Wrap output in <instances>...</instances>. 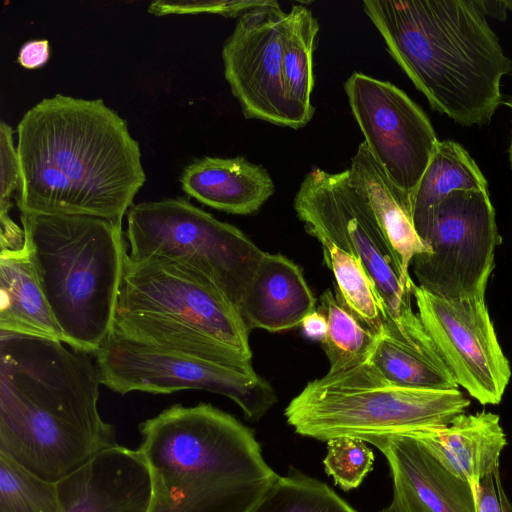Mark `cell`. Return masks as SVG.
Segmentation results:
<instances>
[{
	"label": "cell",
	"instance_id": "7",
	"mask_svg": "<svg viewBox=\"0 0 512 512\" xmlns=\"http://www.w3.org/2000/svg\"><path fill=\"white\" fill-rule=\"evenodd\" d=\"M469 405L458 389L393 384L366 360L308 382L284 415L301 436L320 441L354 437L371 444L392 435L447 426Z\"/></svg>",
	"mask_w": 512,
	"mask_h": 512
},
{
	"label": "cell",
	"instance_id": "19",
	"mask_svg": "<svg viewBox=\"0 0 512 512\" xmlns=\"http://www.w3.org/2000/svg\"><path fill=\"white\" fill-rule=\"evenodd\" d=\"M183 191L214 209L231 214L257 212L273 195L274 182L261 165L244 157H203L180 176Z\"/></svg>",
	"mask_w": 512,
	"mask_h": 512
},
{
	"label": "cell",
	"instance_id": "15",
	"mask_svg": "<svg viewBox=\"0 0 512 512\" xmlns=\"http://www.w3.org/2000/svg\"><path fill=\"white\" fill-rule=\"evenodd\" d=\"M61 512H147L149 468L138 449L117 445L57 482Z\"/></svg>",
	"mask_w": 512,
	"mask_h": 512
},
{
	"label": "cell",
	"instance_id": "5",
	"mask_svg": "<svg viewBox=\"0 0 512 512\" xmlns=\"http://www.w3.org/2000/svg\"><path fill=\"white\" fill-rule=\"evenodd\" d=\"M112 330L157 349L251 369L249 329L207 280L166 258L127 255Z\"/></svg>",
	"mask_w": 512,
	"mask_h": 512
},
{
	"label": "cell",
	"instance_id": "28",
	"mask_svg": "<svg viewBox=\"0 0 512 512\" xmlns=\"http://www.w3.org/2000/svg\"><path fill=\"white\" fill-rule=\"evenodd\" d=\"M0 512H61L57 482L0 453Z\"/></svg>",
	"mask_w": 512,
	"mask_h": 512
},
{
	"label": "cell",
	"instance_id": "10",
	"mask_svg": "<svg viewBox=\"0 0 512 512\" xmlns=\"http://www.w3.org/2000/svg\"><path fill=\"white\" fill-rule=\"evenodd\" d=\"M417 233L429 247L412 260L419 287L445 300L484 298L499 243L488 191L450 193Z\"/></svg>",
	"mask_w": 512,
	"mask_h": 512
},
{
	"label": "cell",
	"instance_id": "34",
	"mask_svg": "<svg viewBox=\"0 0 512 512\" xmlns=\"http://www.w3.org/2000/svg\"><path fill=\"white\" fill-rule=\"evenodd\" d=\"M301 325L308 338L321 342L325 339L328 330L327 319L320 310L307 315Z\"/></svg>",
	"mask_w": 512,
	"mask_h": 512
},
{
	"label": "cell",
	"instance_id": "1",
	"mask_svg": "<svg viewBox=\"0 0 512 512\" xmlns=\"http://www.w3.org/2000/svg\"><path fill=\"white\" fill-rule=\"evenodd\" d=\"M17 135L21 213L122 222L146 180L138 142L101 99L45 98Z\"/></svg>",
	"mask_w": 512,
	"mask_h": 512
},
{
	"label": "cell",
	"instance_id": "24",
	"mask_svg": "<svg viewBox=\"0 0 512 512\" xmlns=\"http://www.w3.org/2000/svg\"><path fill=\"white\" fill-rule=\"evenodd\" d=\"M458 190L488 191V183L468 152L452 140L439 141L416 189L411 195L416 232L430 212Z\"/></svg>",
	"mask_w": 512,
	"mask_h": 512
},
{
	"label": "cell",
	"instance_id": "18",
	"mask_svg": "<svg viewBox=\"0 0 512 512\" xmlns=\"http://www.w3.org/2000/svg\"><path fill=\"white\" fill-rule=\"evenodd\" d=\"M315 305L299 266L266 252L238 309L249 331L280 332L299 326Z\"/></svg>",
	"mask_w": 512,
	"mask_h": 512
},
{
	"label": "cell",
	"instance_id": "23",
	"mask_svg": "<svg viewBox=\"0 0 512 512\" xmlns=\"http://www.w3.org/2000/svg\"><path fill=\"white\" fill-rule=\"evenodd\" d=\"M319 24L312 11L295 4L288 12L282 60L283 86L293 129L304 127L313 117V53Z\"/></svg>",
	"mask_w": 512,
	"mask_h": 512
},
{
	"label": "cell",
	"instance_id": "11",
	"mask_svg": "<svg viewBox=\"0 0 512 512\" xmlns=\"http://www.w3.org/2000/svg\"><path fill=\"white\" fill-rule=\"evenodd\" d=\"M94 355L101 384L120 395L206 390L233 400L250 421L260 420L277 402L273 387L254 368L231 367L157 349L113 330Z\"/></svg>",
	"mask_w": 512,
	"mask_h": 512
},
{
	"label": "cell",
	"instance_id": "6",
	"mask_svg": "<svg viewBox=\"0 0 512 512\" xmlns=\"http://www.w3.org/2000/svg\"><path fill=\"white\" fill-rule=\"evenodd\" d=\"M20 220L64 343L94 355L113 327L128 255L122 222L29 213Z\"/></svg>",
	"mask_w": 512,
	"mask_h": 512
},
{
	"label": "cell",
	"instance_id": "2",
	"mask_svg": "<svg viewBox=\"0 0 512 512\" xmlns=\"http://www.w3.org/2000/svg\"><path fill=\"white\" fill-rule=\"evenodd\" d=\"M91 355L0 332V453L58 482L118 445L98 410L101 382Z\"/></svg>",
	"mask_w": 512,
	"mask_h": 512
},
{
	"label": "cell",
	"instance_id": "27",
	"mask_svg": "<svg viewBox=\"0 0 512 512\" xmlns=\"http://www.w3.org/2000/svg\"><path fill=\"white\" fill-rule=\"evenodd\" d=\"M253 512H357L326 483L298 470L279 476Z\"/></svg>",
	"mask_w": 512,
	"mask_h": 512
},
{
	"label": "cell",
	"instance_id": "21",
	"mask_svg": "<svg viewBox=\"0 0 512 512\" xmlns=\"http://www.w3.org/2000/svg\"><path fill=\"white\" fill-rule=\"evenodd\" d=\"M0 332L64 343L26 240L22 249L0 251Z\"/></svg>",
	"mask_w": 512,
	"mask_h": 512
},
{
	"label": "cell",
	"instance_id": "13",
	"mask_svg": "<svg viewBox=\"0 0 512 512\" xmlns=\"http://www.w3.org/2000/svg\"><path fill=\"white\" fill-rule=\"evenodd\" d=\"M418 316L456 380L483 405L500 403L511 377L483 299L451 301L411 284Z\"/></svg>",
	"mask_w": 512,
	"mask_h": 512
},
{
	"label": "cell",
	"instance_id": "9",
	"mask_svg": "<svg viewBox=\"0 0 512 512\" xmlns=\"http://www.w3.org/2000/svg\"><path fill=\"white\" fill-rule=\"evenodd\" d=\"M127 224L131 257L172 260L207 280L237 308L266 253L237 227L182 197L132 205Z\"/></svg>",
	"mask_w": 512,
	"mask_h": 512
},
{
	"label": "cell",
	"instance_id": "3",
	"mask_svg": "<svg viewBox=\"0 0 512 512\" xmlns=\"http://www.w3.org/2000/svg\"><path fill=\"white\" fill-rule=\"evenodd\" d=\"M363 10L431 108L466 127L491 121L512 61L484 0H365Z\"/></svg>",
	"mask_w": 512,
	"mask_h": 512
},
{
	"label": "cell",
	"instance_id": "36",
	"mask_svg": "<svg viewBox=\"0 0 512 512\" xmlns=\"http://www.w3.org/2000/svg\"><path fill=\"white\" fill-rule=\"evenodd\" d=\"M507 105L511 108V111H512V98L509 99V101L507 102ZM508 153H509L510 167L512 169V133H511V141H510Z\"/></svg>",
	"mask_w": 512,
	"mask_h": 512
},
{
	"label": "cell",
	"instance_id": "4",
	"mask_svg": "<svg viewBox=\"0 0 512 512\" xmlns=\"http://www.w3.org/2000/svg\"><path fill=\"white\" fill-rule=\"evenodd\" d=\"M138 428L147 512H253L279 478L253 431L211 404H174Z\"/></svg>",
	"mask_w": 512,
	"mask_h": 512
},
{
	"label": "cell",
	"instance_id": "31",
	"mask_svg": "<svg viewBox=\"0 0 512 512\" xmlns=\"http://www.w3.org/2000/svg\"><path fill=\"white\" fill-rule=\"evenodd\" d=\"M0 158V218H5L10 216V198L19 187L20 169L12 128L3 120L0 123Z\"/></svg>",
	"mask_w": 512,
	"mask_h": 512
},
{
	"label": "cell",
	"instance_id": "30",
	"mask_svg": "<svg viewBox=\"0 0 512 512\" xmlns=\"http://www.w3.org/2000/svg\"><path fill=\"white\" fill-rule=\"evenodd\" d=\"M268 2L269 0L155 1L148 6V12L157 16L209 13L239 18Z\"/></svg>",
	"mask_w": 512,
	"mask_h": 512
},
{
	"label": "cell",
	"instance_id": "17",
	"mask_svg": "<svg viewBox=\"0 0 512 512\" xmlns=\"http://www.w3.org/2000/svg\"><path fill=\"white\" fill-rule=\"evenodd\" d=\"M418 441L455 476L473 487L499 468L507 444L500 418L491 412L460 414L439 428H425L404 434Z\"/></svg>",
	"mask_w": 512,
	"mask_h": 512
},
{
	"label": "cell",
	"instance_id": "35",
	"mask_svg": "<svg viewBox=\"0 0 512 512\" xmlns=\"http://www.w3.org/2000/svg\"><path fill=\"white\" fill-rule=\"evenodd\" d=\"M379 512H401V510H400L399 506L397 505V503L392 500L391 504L388 507L382 509Z\"/></svg>",
	"mask_w": 512,
	"mask_h": 512
},
{
	"label": "cell",
	"instance_id": "14",
	"mask_svg": "<svg viewBox=\"0 0 512 512\" xmlns=\"http://www.w3.org/2000/svg\"><path fill=\"white\" fill-rule=\"evenodd\" d=\"M288 12L277 1L241 15L222 48L224 75L247 119L293 128L282 60Z\"/></svg>",
	"mask_w": 512,
	"mask_h": 512
},
{
	"label": "cell",
	"instance_id": "12",
	"mask_svg": "<svg viewBox=\"0 0 512 512\" xmlns=\"http://www.w3.org/2000/svg\"><path fill=\"white\" fill-rule=\"evenodd\" d=\"M344 90L370 153L391 182L411 196L439 142L429 118L388 81L355 72Z\"/></svg>",
	"mask_w": 512,
	"mask_h": 512
},
{
	"label": "cell",
	"instance_id": "20",
	"mask_svg": "<svg viewBox=\"0 0 512 512\" xmlns=\"http://www.w3.org/2000/svg\"><path fill=\"white\" fill-rule=\"evenodd\" d=\"M346 171L349 183L373 210L400 261L404 277L411 278L408 269L413 258L429 252L413 224L411 196L391 182L365 142L358 146Z\"/></svg>",
	"mask_w": 512,
	"mask_h": 512
},
{
	"label": "cell",
	"instance_id": "26",
	"mask_svg": "<svg viewBox=\"0 0 512 512\" xmlns=\"http://www.w3.org/2000/svg\"><path fill=\"white\" fill-rule=\"evenodd\" d=\"M320 311L328 325L322 345L330 363L329 372L341 371L368 360L378 335L364 327L329 289L321 295Z\"/></svg>",
	"mask_w": 512,
	"mask_h": 512
},
{
	"label": "cell",
	"instance_id": "22",
	"mask_svg": "<svg viewBox=\"0 0 512 512\" xmlns=\"http://www.w3.org/2000/svg\"><path fill=\"white\" fill-rule=\"evenodd\" d=\"M393 384L432 390L458 389V384L437 352L429 351L398 333L389 316L368 359Z\"/></svg>",
	"mask_w": 512,
	"mask_h": 512
},
{
	"label": "cell",
	"instance_id": "32",
	"mask_svg": "<svg viewBox=\"0 0 512 512\" xmlns=\"http://www.w3.org/2000/svg\"><path fill=\"white\" fill-rule=\"evenodd\" d=\"M478 512H512L497 468L473 487Z\"/></svg>",
	"mask_w": 512,
	"mask_h": 512
},
{
	"label": "cell",
	"instance_id": "16",
	"mask_svg": "<svg viewBox=\"0 0 512 512\" xmlns=\"http://www.w3.org/2000/svg\"><path fill=\"white\" fill-rule=\"evenodd\" d=\"M388 461L401 512H478L473 486L448 471L415 439L392 435L371 443Z\"/></svg>",
	"mask_w": 512,
	"mask_h": 512
},
{
	"label": "cell",
	"instance_id": "37",
	"mask_svg": "<svg viewBox=\"0 0 512 512\" xmlns=\"http://www.w3.org/2000/svg\"><path fill=\"white\" fill-rule=\"evenodd\" d=\"M506 6H507V9H512V0H509V1H504Z\"/></svg>",
	"mask_w": 512,
	"mask_h": 512
},
{
	"label": "cell",
	"instance_id": "29",
	"mask_svg": "<svg viewBox=\"0 0 512 512\" xmlns=\"http://www.w3.org/2000/svg\"><path fill=\"white\" fill-rule=\"evenodd\" d=\"M325 471L341 489L357 488L372 470L374 453L366 442L354 437H337L327 441Z\"/></svg>",
	"mask_w": 512,
	"mask_h": 512
},
{
	"label": "cell",
	"instance_id": "8",
	"mask_svg": "<svg viewBox=\"0 0 512 512\" xmlns=\"http://www.w3.org/2000/svg\"><path fill=\"white\" fill-rule=\"evenodd\" d=\"M293 207L305 230L355 256L375 285L386 315L405 337L433 343L412 309V278L400 261L366 199L349 183L347 171L311 169L294 197Z\"/></svg>",
	"mask_w": 512,
	"mask_h": 512
},
{
	"label": "cell",
	"instance_id": "25",
	"mask_svg": "<svg viewBox=\"0 0 512 512\" xmlns=\"http://www.w3.org/2000/svg\"><path fill=\"white\" fill-rule=\"evenodd\" d=\"M319 242L324 262L336 280V298L364 327L378 335L384 309L362 263L327 240Z\"/></svg>",
	"mask_w": 512,
	"mask_h": 512
},
{
	"label": "cell",
	"instance_id": "33",
	"mask_svg": "<svg viewBox=\"0 0 512 512\" xmlns=\"http://www.w3.org/2000/svg\"><path fill=\"white\" fill-rule=\"evenodd\" d=\"M49 57L50 46L48 40H31L21 46L17 62L24 68L36 69L45 65Z\"/></svg>",
	"mask_w": 512,
	"mask_h": 512
}]
</instances>
